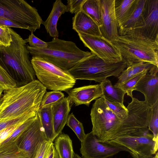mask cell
I'll list each match as a JSON object with an SVG mask.
<instances>
[{
  "mask_svg": "<svg viewBox=\"0 0 158 158\" xmlns=\"http://www.w3.org/2000/svg\"><path fill=\"white\" fill-rule=\"evenodd\" d=\"M126 107L128 116L122 119L110 110L103 97L96 99L90 114L93 126L92 131L100 141H111L148 127V116L141 106L131 102Z\"/></svg>",
  "mask_w": 158,
  "mask_h": 158,
  "instance_id": "6da1fadb",
  "label": "cell"
},
{
  "mask_svg": "<svg viewBox=\"0 0 158 158\" xmlns=\"http://www.w3.org/2000/svg\"><path fill=\"white\" fill-rule=\"evenodd\" d=\"M46 88L38 80L4 91L0 101V120L38 111Z\"/></svg>",
  "mask_w": 158,
  "mask_h": 158,
  "instance_id": "7a4b0ae2",
  "label": "cell"
},
{
  "mask_svg": "<svg viewBox=\"0 0 158 158\" xmlns=\"http://www.w3.org/2000/svg\"><path fill=\"white\" fill-rule=\"evenodd\" d=\"M12 41L10 46H0V65L13 79L16 87L36 80L25 40L10 28Z\"/></svg>",
  "mask_w": 158,
  "mask_h": 158,
  "instance_id": "3957f363",
  "label": "cell"
},
{
  "mask_svg": "<svg viewBox=\"0 0 158 158\" xmlns=\"http://www.w3.org/2000/svg\"><path fill=\"white\" fill-rule=\"evenodd\" d=\"M111 42L119 50L127 67L140 62L158 67V41L130 31L125 35H118Z\"/></svg>",
  "mask_w": 158,
  "mask_h": 158,
  "instance_id": "277c9868",
  "label": "cell"
},
{
  "mask_svg": "<svg viewBox=\"0 0 158 158\" xmlns=\"http://www.w3.org/2000/svg\"><path fill=\"white\" fill-rule=\"evenodd\" d=\"M43 48L27 47L33 57L41 58L60 69L68 71L77 64L92 54L83 51L73 42L53 38Z\"/></svg>",
  "mask_w": 158,
  "mask_h": 158,
  "instance_id": "5b68a950",
  "label": "cell"
},
{
  "mask_svg": "<svg viewBox=\"0 0 158 158\" xmlns=\"http://www.w3.org/2000/svg\"><path fill=\"white\" fill-rule=\"evenodd\" d=\"M127 67L126 62L123 59L118 62H108L92 54L68 71L76 80L94 81L100 83L109 77H118Z\"/></svg>",
  "mask_w": 158,
  "mask_h": 158,
  "instance_id": "8992f818",
  "label": "cell"
},
{
  "mask_svg": "<svg viewBox=\"0 0 158 158\" xmlns=\"http://www.w3.org/2000/svg\"><path fill=\"white\" fill-rule=\"evenodd\" d=\"M31 61L38 80L47 89L66 92L75 85L76 80L68 71L40 57L32 56Z\"/></svg>",
  "mask_w": 158,
  "mask_h": 158,
  "instance_id": "52a82bcc",
  "label": "cell"
},
{
  "mask_svg": "<svg viewBox=\"0 0 158 158\" xmlns=\"http://www.w3.org/2000/svg\"><path fill=\"white\" fill-rule=\"evenodd\" d=\"M0 17L33 33L43 22L37 10L23 0H0Z\"/></svg>",
  "mask_w": 158,
  "mask_h": 158,
  "instance_id": "ba28073f",
  "label": "cell"
},
{
  "mask_svg": "<svg viewBox=\"0 0 158 158\" xmlns=\"http://www.w3.org/2000/svg\"><path fill=\"white\" fill-rule=\"evenodd\" d=\"M110 141L127 148L133 158H152L158 150V141L149 133L148 128L125 135Z\"/></svg>",
  "mask_w": 158,
  "mask_h": 158,
  "instance_id": "9c48e42d",
  "label": "cell"
},
{
  "mask_svg": "<svg viewBox=\"0 0 158 158\" xmlns=\"http://www.w3.org/2000/svg\"><path fill=\"white\" fill-rule=\"evenodd\" d=\"M14 140L19 148L28 158H35L43 143L48 140L39 111L32 122Z\"/></svg>",
  "mask_w": 158,
  "mask_h": 158,
  "instance_id": "30bf717a",
  "label": "cell"
},
{
  "mask_svg": "<svg viewBox=\"0 0 158 158\" xmlns=\"http://www.w3.org/2000/svg\"><path fill=\"white\" fill-rule=\"evenodd\" d=\"M82 158H108L121 151L131 153L126 147L111 141H100L91 131L81 142Z\"/></svg>",
  "mask_w": 158,
  "mask_h": 158,
  "instance_id": "8fae6325",
  "label": "cell"
},
{
  "mask_svg": "<svg viewBox=\"0 0 158 158\" xmlns=\"http://www.w3.org/2000/svg\"><path fill=\"white\" fill-rule=\"evenodd\" d=\"M80 40L91 52L105 61L117 63L123 60L118 49L110 41L102 36L77 33Z\"/></svg>",
  "mask_w": 158,
  "mask_h": 158,
  "instance_id": "7c38bea8",
  "label": "cell"
},
{
  "mask_svg": "<svg viewBox=\"0 0 158 158\" xmlns=\"http://www.w3.org/2000/svg\"><path fill=\"white\" fill-rule=\"evenodd\" d=\"M115 0H98L100 18L99 26L102 37L111 42L118 35L115 13Z\"/></svg>",
  "mask_w": 158,
  "mask_h": 158,
  "instance_id": "4fadbf2b",
  "label": "cell"
},
{
  "mask_svg": "<svg viewBox=\"0 0 158 158\" xmlns=\"http://www.w3.org/2000/svg\"><path fill=\"white\" fill-rule=\"evenodd\" d=\"M142 16L143 26L130 31L151 40L158 41V0H146Z\"/></svg>",
  "mask_w": 158,
  "mask_h": 158,
  "instance_id": "5bb4252c",
  "label": "cell"
},
{
  "mask_svg": "<svg viewBox=\"0 0 158 158\" xmlns=\"http://www.w3.org/2000/svg\"><path fill=\"white\" fill-rule=\"evenodd\" d=\"M143 94L145 101L152 107L158 100V67L154 65L138 81L134 89Z\"/></svg>",
  "mask_w": 158,
  "mask_h": 158,
  "instance_id": "9a60e30c",
  "label": "cell"
},
{
  "mask_svg": "<svg viewBox=\"0 0 158 158\" xmlns=\"http://www.w3.org/2000/svg\"><path fill=\"white\" fill-rule=\"evenodd\" d=\"M66 92L71 102L75 106L84 104L89 106L92 101L103 97L100 83L72 88Z\"/></svg>",
  "mask_w": 158,
  "mask_h": 158,
  "instance_id": "2e32d148",
  "label": "cell"
},
{
  "mask_svg": "<svg viewBox=\"0 0 158 158\" xmlns=\"http://www.w3.org/2000/svg\"><path fill=\"white\" fill-rule=\"evenodd\" d=\"M70 102L68 96L52 105L54 131L56 137L66 123L71 110Z\"/></svg>",
  "mask_w": 158,
  "mask_h": 158,
  "instance_id": "e0dca14e",
  "label": "cell"
},
{
  "mask_svg": "<svg viewBox=\"0 0 158 158\" xmlns=\"http://www.w3.org/2000/svg\"><path fill=\"white\" fill-rule=\"evenodd\" d=\"M73 29L77 33L101 36L99 26L82 10L73 18Z\"/></svg>",
  "mask_w": 158,
  "mask_h": 158,
  "instance_id": "ac0fdd59",
  "label": "cell"
},
{
  "mask_svg": "<svg viewBox=\"0 0 158 158\" xmlns=\"http://www.w3.org/2000/svg\"><path fill=\"white\" fill-rule=\"evenodd\" d=\"M146 0H137L135 7L128 18L118 27V35L142 27L144 25L142 11Z\"/></svg>",
  "mask_w": 158,
  "mask_h": 158,
  "instance_id": "d6986e66",
  "label": "cell"
},
{
  "mask_svg": "<svg viewBox=\"0 0 158 158\" xmlns=\"http://www.w3.org/2000/svg\"><path fill=\"white\" fill-rule=\"evenodd\" d=\"M68 12L69 9L67 6L63 4L61 0H56L54 3L49 16L42 23L50 36L58 38L59 32L57 26L59 19L62 14Z\"/></svg>",
  "mask_w": 158,
  "mask_h": 158,
  "instance_id": "ffe728a7",
  "label": "cell"
},
{
  "mask_svg": "<svg viewBox=\"0 0 158 158\" xmlns=\"http://www.w3.org/2000/svg\"><path fill=\"white\" fill-rule=\"evenodd\" d=\"M39 112L46 138L53 142L56 137L54 131L52 105L40 108Z\"/></svg>",
  "mask_w": 158,
  "mask_h": 158,
  "instance_id": "44dd1931",
  "label": "cell"
},
{
  "mask_svg": "<svg viewBox=\"0 0 158 158\" xmlns=\"http://www.w3.org/2000/svg\"><path fill=\"white\" fill-rule=\"evenodd\" d=\"M154 65L148 63H139L128 66L124 70L118 77L116 83L114 85L117 87L128 81L134 77L150 70Z\"/></svg>",
  "mask_w": 158,
  "mask_h": 158,
  "instance_id": "7402d4cb",
  "label": "cell"
},
{
  "mask_svg": "<svg viewBox=\"0 0 158 158\" xmlns=\"http://www.w3.org/2000/svg\"><path fill=\"white\" fill-rule=\"evenodd\" d=\"M137 0H115L114 9L119 27L134 9Z\"/></svg>",
  "mask_w": 158,
  "mask_h": 158,
  "instance_id": "603a6c76",
  "label": "cell"
},
{
  "mask_svg": "<svg viewBox=\"0 0 158 158\" xmlns=\"http://www.w3.org/2000/svg\"><path fill=\"white\" fill-rule=\"evenodd\" d=\"M54 145L59 158H73L72 141L68 135L61 132Z\"/></svg>",
  "mask_w": 158,
  "mask_h": 158,
  "instance_id": "cb8c5ba5",
  "label": "cell"
},
{
  "mask_svg": "<svg viewBox=\"0 0 158 158\" xmlns=\"http://www.w3.org/2000/svg\"><path fill=\"white\" fill-rule=\"evenodd\" d=\"M101 85L103 97L105 99L123 104L124 97L126 92L121 88L113 85L108 79L100 83Z\"/></svg>",
  "mask_w": 158,
  "mask_h": 158,
  "instance_id": "d4e9b609",
  "label": "cell"
},
{
  "mask_svg": "<svg viewBox=\"0 0 158 158\" xmlns=\"http://www.w3.org/2000/svg\"><path fill=\"white\" fill-rule=\"evenodd\" d=\"M0 158H28L18 147L15 140L0 144Z\"/></svg>",
  "mask_w": 158,
  "mask_h": 158,
  "instance_id": "484cf974",
  "label": "cell"
},
{
  "mask_svg": "<svg viewBox=\"0 0 158 158\" xmlns=\"http://www.w3.org/2000/svg\"><path fill=\"white\" fill-rule=\"evenodd\" d=\"M81 10L91 18L98 26L100 18L98 0H86Z\"/></svg>",
  "mask_w": 158,
  "mask_h": 158,
  "instance_id": "4316f807",
  "label": "cell"
},
{
  "mask_svg": "<svg viewBox=\"0 0 158 158\" xmlns=\"http://www.w3.org/2000/svg\"><path fill=\"white\" fill-rule=\"evenodd\" d=\"M38 111L30 112L13 118L0 120V131L6 128L23 123L29 118L35 116Z\"/></svg>",
  "mask_w": 158,
  "mask_h": 158,
  "instance_id": "83f0119b",
  "label": "cell"
},
{
  "mask_svg": "<svg viewBox=\"0 0 158 158\" xmlns=\"http://www.w3.org/2000/svg\"><path fill=\"white\" fill-rule=\"evenodd\" d=\"M66 124L74 132L81 142L82 141L85 135L83 126L73 113L69 115Z\"/></svg>",
  "mask_w": 158,
  "mask_h": 158,
  "instance_id": "f1b7e54d",
  "label": "cell"
},
{
  "mask_svg": "<svg viewBox=\"0 0 158 158\" xmlns=\"http://www.w3.org/2000/svg\"><path fill=\"white\" fill-rule=\"evenodd\" d=\"M64 97V94L60 91H52L46 92L43 97L40 108L56 103Z\"/></svg>",
  "mask_w": 158,
  "mask_h": 158,
  "instance_id": "f546056e",
  "label": "cell"
},
{
  "mask_svg": "<svg viewBox=\"0 0 158 158\" xmlns=\"http://www.w3.org/2000/svg\"><path fill=\"white\" fill-rule=\"evenodd\" d=\"M104 100L110 110L119 118L123 119L127 116L128 110L124 104L105 99Z\"/></svg>",
  "mask_w": 158,
  "mask_h": 158,
  "instance_id": "4dcf8cb0",
  "label": "cell"
},
{
  "mask_svg": "<svg viewBox=\"0 0 158 158\" xmlns=\"http://www.w3.org/2000/svg\"><path fill=\"white\" fill-rule=\"evenodd\" d=\"M152 114L148 128L155 140L158 141V100L152 107Z\"/></svg>",
  "mask_w": 158,
  "mask_h": 158,
  "instance_id": "1f68e13d",
  "label": "cell"
},
{
  "mask_svg": "<svg viewBox=\"0 0 158 158\" xmlns=\"http://www.w3.org/2000/svg\"><path fill=\"white\" fill-rule=\"evenodd\" d=\"M148 70L145 71L131 78L125 83L116 87H119L126 92L127 95L132 98V92L139 80L146 74Z\"/></svg>",
  "mask_w": 158,
  "mask_h": 158,
  "instance_id": "d6a6232c",
  "label": "cell"
},
{
  "mask_svg": "<svg viewBox=\"0 0 158 158\" xmlns=\"http://www.w3.org/2000/svg\"><path fill=\"white\" fill-rule=\"evenodd\" d=\"M0 85L5 90L16 87L15 82L0 65Z\"/></svg>",
  "mask_w": 158,
  "mask_h": 158,
  "instance_id": "836d02e7",
  "label": "cell"
},
{
  "mask_svg": "<svg viewBox=\"0 0 158 158\" xmlns=\"http://www.w3.org/2000/svg\"><path fill=\"white\" fill-rule=\"evenodd\" d=\"M12 41L10 28L0 26V46L5 47L9 46Z\"/></svg>",
  "mask_w": 158,
  "mask_h": 158,
  "instance_id": "e575fe53",
  "label": "cell"
},
{
  "mask_svg": "<svg viewBox=\"0 0 158 158\" xmlns=\"http://www.w3.org/2000/svg\"><path fill=\"white\" fill-rule=\"evenodd\" d=\"M35 116L29 118L20 125L12 134L1 144L14 140L35 119Z\"/></svg>",
  "mask_w": 158,
  "mask_h": 158,
  "instance_id": "d590c367",
  "label": "cell"
},
{
  "mask_svg": "<svg viewBox=\"0 0 158 158\" xmlns=\"http://www.w3.org/2000/svg\"><path fill=\"white\" fill-rule=\"evenodd\" d=\"M28 42L30 47L36 48H43L47 46V42H45L35 36L33 32H31L27 39H25Z\"/></svg>",
  "mask_w": 158,
  "mask_h": 158,
  "instance_id": "8d00e7d4",
  "label": "cell"
},
{
  "mask_svg": "<svg viewBox=\"0 0 158 158\" xmlns=\"http://www.w3.org/2000/svg\"><path fill=\"white\" fill-rule=\"evenodd\" d=\"M86 0H69L67 1V5L69 12L75 14L81 10L82 6Z\"/></svg>",
  "mask_w": 158,
  "mask_h": 158,
  "instance_id": "74e56055",
  "label": "cell"
},
{
  "mask_svg": "<svg viewBox=\"0 0 158 158\" xmlns=\"http://www.w3.org/2000/svg\"><path fill=\"white\" fill-rule=\"evenodd\" d=\"M53 143L47 140L45 141L42 144L35 158H47Z\"/></svg>",
  "mask_w": 158,
  "mask_h": 158,
  "instance_id": "f35d334b",
  "label": "cell"
},
{
  "mask_svg": "<svg viewBox=\"0 0 158 158\" xmlns=\"http://www.w3.org/2000/svg\"><path fill=\"white\" fill-rule=\"evenodd\" d=\"M21 124L6 128L0 131V144L6 140L12 134L15 130Z\"/></svg>",
  "mask_w": 158,
  "mask_h": 158,
  "instance_id": "ab89813d",
  "label": "cell"
},
{
  "mask_svg": "<svg viewBox=\"0 0 158 158\" xmlns=\"http://www.w3.org/2000/svg\"><path fill=\"white\" fill-rule=\"evenodd\" d=\"M0 26L10 28L15 27L22 28L21 27L14 22L5 19L0 17Z\"/></svg>",
  "mask_w": 158,
  "mask_h": 158,
  "instance_id": "60d3db41",
  "label": "cell"
},
{
  "mask_svg": "<svg viewBox=\"0 0 158 158\" xmlns=\"http://www.w3.org/2000/svg\"><path fill=\"white\" fill-rule=\"evenodd\" d=\"M47 158H59L53 143L51 146L49 153Z\"/></svg>",
  "mask_w": 158,
  "mask_h": 158,
  "instance_id": "b9f144b4",
  "label": "cell"
},
{
  "mask_svg": "<svg viewBox=\"0 0 158 158\" xmlns=\"http://www.w3.org/2000/svg\"><path fill=\"white\" fill-rule=\"evenodd\" d=\"M5 90L0 85V99L1 97L2 93Z\"/></svg>",
  "mask_w": 158,
  "mask_h": 158,
  "instance_id": "7bdbcfd3",
  "label": "cell"
},
{
  "mask_svg": "<svg viewBox=\"0 0 158 158\" xmlns=\"http://www.w3.org/2000/svg\"><path fill=\"white\" fill-rule=\"evenodd\" d=\"M73 158H82L81 157L77 154H75V153L74 154Z\"/></svg>",
  "mask_w": 158,
  "mask_h": 158,
  "instance_id": "ee69618b",
  "label": "cell"
},
{
  "mask_svg": "<svg viewBox=\"0 0 158 158\" xmlns=\"http://www.w3.org/2000/svg\"><path fill=\"white\" fill-rule=\"evenodd\" d=\"M156 155L152 157V158H158V152H157L156 154H155Z\"/></svg>",
  "mask_w": 158,
  "mask_h": 158,
  "instance_id": "f6af8a7d",
  "label": "cell"
}]
</instances>
